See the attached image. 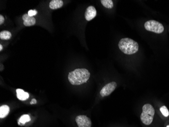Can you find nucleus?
<instances>
[{
  "label": "nucleus",
  "instance_id": "obj_3",
  "mask_svg": "<svg viewBox=\"0 0 169 127\" xmlns=\"http://www.w3.org/2000/svg\"><path fill=\"white\" fill-rule=\"evenodd\" d=\"M155 111L153 106L150 104H146L142 107V112L140 115L141 122L146 125H149L153 121Z\"/></svg>",
  "mask_w": 169,
  "mask_h": 127
},
{
  "label": "nucleus",
  "instance_id": "obj_6",
  "mask_svg": "<svg viewBox=\"0 0 169 127\" xmlns=\"http://www.w3.org/2000/svg\"><path fill=\"white\" fill-rule=\"evenodd\" d=\"M75 121L79 127H91V120L86 115H78L75 118Z\"/></svg>",
  "mask_w": 169,
  "mask_h": 127
},
{
  "label": "nucleus",
  "instance_id": "obj_9",
  "mask_svg": "<svg viewBox=\"0 0 169 127\" xmlns=\"http://www.w3.org/2000/svg\"><path fill=\"white\" fill-rule=\"evenodd\" d=\"M63 5V2L62 0H52L49 4V7L53 10L57 9L60 8Z\"/></svg>",
  "mask_w": 169,
  "mask_h": 127
},
{
  "label": "nucleus",
  "instance_id": "obj_4",
  "mask_svg": "<svg viewBox=\"0 0 169 127\" xmlns=\"http://www.w3.org/2000/svg\"><path fill=\"white\" fill-rule=\"evenodd\" d=\"M144 28L148 31L152 32L157 34H161L164 31L163 25L160 22L154 20L145 22Z\"/></svg>",
  "mask_w": 169,
  "mask_h": 127
},
{
  "label": "nucleus",
  "instance_id": "obj_10",
  "mask_svg": "<svg viewBox=\"0 0 169 127\" xmlns=\"http://www.w3.org/2000/svg\"><path fill=\"white\" fill-rule=\"evenodd\" d=\"M16 93H17V97L18 99L22 101H24L29 98V94L27 92H24L23 89H16Z\"/></svg>",
  "mask_w": 169,
  "mask_h": 127
},
{
  "label": "nucleus",
  "instance_id": "obj_1",
  "mask_svg": "<svg viewBox=\"0 0 169 127\" xmlns=\"http://www.w3.org/2000/svg\"><path fill=\"white\" fill-rule=\"evenodd\" d=\"M90 77V72L87 69L79 68L70 72L68 75V79L73 85H80L86 83Z\"/></svg>",
  "mask_w": 169,
  "mask_h": 127
},
{
  "label": "nucleus",
  "instance_id": "obj_20",
  "mask_svg": "<svg viewBox=\"0 0 169 127\" xmlns=\"http://www.w3.org/2000/svg\"><path fill=\"white\" fill-rule=\"evenodd\" d=\"M166 127H169V125H168V126H167Z\"/></svg>",
  "mask_w": 169,
  "mask_h": 127
},
{
  "label": "nucleus",
  "instance_id": "obj_17",
  "mask_svg": "<svg viewBox=\"0 0 169 127\" xmlns=\"http://www.w3.org/2000/svg\"><path fill=\"white\" fill-rule=\"evenodd\" d=\"M4 18L3 15H0V24H2L4 23Z\"/></svg>",
  "mask_w": 169,
  "mask_h": 127
},
{
  "label": "nucleus",
  "instance_id": "obj_13",
  "mask_svg": "<svg viewBox=\"0 0 169 127\" xmlns=\"http://www.w3.org/2000/svg\"><path fill=\"white\" fill-rule=\"evenodd\" d=\"M102 5L108 9H112L113 7V3L112 0H101Z\"/></svg>",
  "mask_w": 169,
  "mask_h": 127
},
{
  "label": "nucleus",
  "instance_id": "obj_19",
  "mask_svg": "<svg viewBox=\"0 0 169 127\" xmlns=\"http://www.w3.org/2000/svg\"><path fill=\"white\" fill-rule=\"evenodd\" d=\"M2 49H3V46L2 45H0V51H2Z\"/></svg>",
  "mask_w": 169,
  "mask_h": 127
},
{
  "label": "nucleus",
  "instance_id": "obj_8",
  "mask_svg": "<svg viewBox=\"0 0 169 127\" xmlns=\"http://www.w3.org/2000/svg\"><path fill=\"white\" fill-rule=\"evenodd\" d=\"M23 24L26 27L34 26L36 23V20L34 16H30L28 14H24L22 16Z\"/></svg>",
  "mask_w": 169,
  "mask_h": 127
},
{
  "label": "nucleus",
  "instance_id": "obj_16",
  "mask_svg": "<svg viewBox=\"0 0 169 127\" xmlns=\"http://www.w3.org/2000/svg\"><path fill=\"white\" fill-rule=\"evenodd\" d=\"M37 13H38V12H37V11H36V10H29L28 12V15H30V16H34V15H36V14H37Z\"/></svg>",
  "mask_w": 169,
  "mask_h": 127
},
{
  "label": "nucleus",
  "instance_id": "obj_7",
  "mask_svg": "<svg viewBox=\"0 0 169 127\" xmlns=\"http://www.w3.org/2000/svg\"><path fill=\"white\" fill-rule=\"evenodd\" d=\"M97 15V11L95 8L92 6H89L84 13V18L87 21H90L94 19Z\"/></svg>",
  "mask_w": 169,
  "mask_h": 127
},
{
  "label": "nucleus",
  "instance_id": "obj_15",
  "mask_svg": "<svg viewBox=\"0 0 169 127\" xmlns=\"http://www.w3.org/2000/svg\"><path fill=\"white\" fill-rule=\"evenodd\" d=\"M160 111H161L162 115L165 117H168L169 115V111L168 108L165 106H163L160 108Z\"/></svg>",
  "mask_w": 169,
  "mask_h": 127
},
{
  "label": "nucleus",
  "instance_id": "obj_11",
  "mask_svg": "<svg viewBox=\"0 0 169 127\" xmlns=\"http://www.w3.org/2000/svg\"><path fill=\"white\" fill-rule=\"evenodd\" d=\"M10 111V108L6 105H2L0 107V118H4L8 115Z\"/></svg>",
  "mask_w": 169,
  "mask_h": 127
},
{
  "label": "nucleus",
  "instance_id": "obj_12",
  "mask_svg": "<svg viewBox=\"0 0 169 127\" xmlns=\"http://www.w3.org/2000/svg\"><path fill=\"white\" fill-rule=\"evenodd\" d=\"M12 37V34L8 31H3L0 33V38L2 40H9Z\"/></svg>",
  "mask_w": 169,
  "mask_h": 127
},
{
  "label": "nucleus",
  "instance_id": "obj_5",
  "mask_svg": "<svg viewBox=\"0 0 169 127\" xmlns=\"http://www.w3.org/2000/svg\"><path fill=\"white\" fill-rule=\"evenodd\" d=\"M117 83L114 81L107 84L104 87H103L101 90L100 92L101 96L104 97L110 95L114 91V89L117 88Z\"/></svg>",
  "mask_w": 169,
  "mask_h": 127
},
{
  "label": "nucleus",
  "instance_id": "obj_18",
  "mask_svg": "<svg viewBox=\"0 0 169 127\" xmlns=\"http://www.w3.org/2000/svg\"><path fill=\"white\" fill-rule=\"evenodd\" d=\"M36 99H33L32 100V101H31V104H36Z\"/></svg>",
  "mask_w": 169,
  "mask_h": 127
},
{
  "label": "nucleus",
  "instance_id": "obj_14",
  "mask_svg": "<svg viewBox=\"0 0 169 127\" xmlns=\"http://www.w3.org/2000/svg\"><path fill=\"white\" fill-rule=\"evenodd\" d=\"M31 118L29 115L27 114H24V115H22L19 119V122L20 123L25 124L27 122H30L31 121Z\"/></svg>",
  "mask_w": 169,
  "mask_h": 127
},
{
  "label": "nucleus",
  "instance_id": "obj_2",
  "mask_svg": "<svg viewBox=\"0 0 169 127\" xmlns=\"http://www.w3.org/2000/svg\"><path fill=\"white\" fill-rule=\"evenodd\" d=\"M118 46L121 52L128 55L134 54L138 51V44L130 38H123L119 41Z\"/></svg>",
  "mask_w": 169,
  "mask_h": 127
}]
</instances>
